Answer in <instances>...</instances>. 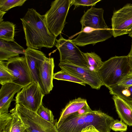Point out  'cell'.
Returning a JSON list of instances; mask_svg holds the SVG:
<instances>
[{"label": "cell", "instance_id": "7a4b0ae2", "mask_svg": "<svg viewBox=\"0 0 132 132\" xmlns=\"http://www.w3.org/2000/svg\"><path fill=\"white\" fill-rule=\"evenodd\" d=\"M20 20L27 47L40 49L43 47L51 48L55 45L56 37L47 28L44 15L33 8H29Z\"/></svg>", "mask_w": 132, "mask_h": 132}, {"label": "cell", "instance_id": "e0dca14e", "mask_svg": "<svg viewBox=\"0 0 132 132\" xmlns=\"http://www.w3.org/2000/svg\"><path fill=\"white\" fill-rule=\"evenodd\" d=\"M10 112L13 114V118L3 131L4 132H24L26 128L19 114L14 108Z\"/></svg>", "mask_w": 132, "mask_h": 132}, {"label": "cell", "instance_id": "2e32d148", "mask_svg": "<svg viewBox=\"0 0 132 132\" xmlns=\"http://www.w3.org/2000/svg\"><path fill=\"white\" fill-rule=\"evenodd\" d=\"M88 104L86 100L80 97L70 101L62 110L56 127L60 126L70 115L78 112Z\"/></svg>", "mask_w": 132, "mask_h": 132}, {"label": "cell", "instance_id": "603a6c76", "mask_svg": "<svg viewBox=\"0 0 132 132\" xmlns=\"http://www.w3.org/2000/svg\"><path fill=\"white\" fill-rule=\"evenodd\" d=\"M15 80L14 77L7 70L6 61H0V84L13 83Z\"/></svg>", "mask_w": 132, "mask_h": 132}, {"label": "cell", "instance_id": "e575fe53", "mask_svg": "<svg viewBox=\"0 0 132 132\" xmlns=\"http://www.w3.org/2000/svg\"><path fill=\"white\" fill-rule=\"evenodd\" d=\"M2 132H4L3 131Z\"/></svg>", "mask_w": 132, "mask_h": 132}, {"label": "cell", "instance_id": "d6986e66", "mask_svg": "<svg viewBox=\"0 0 132 132\" xmlns=\"http://www.w3.org/2000/svg\"><path fill=\"white\" fill-rule=\"evenodd\" d=\"M15 25L8 21L0 23V39L10 42L14 41Z\"/></svg>", "mask_w": 132, "mask_h": 132}, {"label": "cell", "instance_id": "d4e9b609", "mask_svg": "<svg viewBox=\"0 0 132 132\" xmlns=\"http://www.w3.org/2000/svg\"><path fill=\"white\" fill-rule=\"evenodd\" d=\"M26 0H0V10L6 12L11 9L23 5Z\"/></svg>", "mask_w": 132, "mask_h": 132}, {"label": "cell", "instance_id": "cb8c5ba5", "mask_svg": "<svg viewBox=\"0 0 132 132\" xmlns=\"http://www.w3.org/2000/svg\"><path fill=\"white\" fill-rule=\"evenodd\" d=\"M36 113L45 120L53 124H57V122L56 120L54 119V116L52 111L44 107L42 103L39 107Z\"/></svg>", "mask_w": 132, "mask_h": 132}, {"label": "cell", "instance_id": "f546056e", "mask_svg": "<svg viewBox=\"0 0 132 132\" xmlns=\"http://www.w3.org/2000/svg\"><path fill=\"white\" fill-rule=\"evenodd\" d=\"M92 110L88 104L78 112L71 114L68 117H75L80 116L89 112Z\"/></svg>", "mask_w": 132, "mask_h": 132}, {"label": "cell", "instance_id": "277c9868", "mask_svg": "<svg viewBox=\"0 0 132 132\" xmlns=\"http://www.w3.org/2000/svg\"><path fill=\"white\" fill-rule=\"evenodd\" d=\"M130 71L127 55L111 57L103 62L98 72L103 85L108 88L117 85Z\"/></svg>", "mask_w": 132, "mask_h": 132}, {"label": "cell", "instance_id": "44dd1931", "mask_svg": "<svg viewBox=\"0 0 132 132\" xmlns=\"http://www.w3.org/2000/svg\"><path fill=\"white\" fill-rule=\"evenodd\" d=\"M53 79L73 82L85 86L86 83L82 80L75 76L69 72L61 70L54 73Z\"/></svg>", "mask_w": 132, "mask_h": 132}, {"label": "cell", "instance_id": "4fadbf2b", "mask_svg": "<svg viewBox=\"0 0 132 132\" xmlns=\"http://www.w3.org/2000/svg\"><path fill=\"white\" fill-rule=\"evenodd\" d=\"M54 64L53 57L47 58L40 64L39 68V78L45 94H49L53 87Z\"/></svg>", "mask_w": 132, "mask_h": 132}, {"label": "cell", "instance_id": "8992f818", "mask_svg": "<svg viewBox=\"0 0 132 132\" xmlns=\"http://www.w3.org/2000/svg\"><path fill=\"white\" fill-rule=\"evenodd\" d=\"M20 116L28 132H59L56 124L49 122L35 112L19 104L14 108Z\"/></svg>", "mask_w": 132, "mask_h": 132}, {"label": "cell", "instance_id": "7402d4cb", "mask_svg": "<svg viewBox=\"0 0 132 132\" xmlns=\"http://www.w3.org/2000/svg\"><path fill=\"white\" fill-rule=\"evenodd\" d=\"M0 48L19 55V54H25V50L14 41L8 42L0 39Z\"/></svg>", "mask_w": 132, "mask_h": 132}, {"label": "cell", "instance_id": "f1b7e54d", "mask_svg": "<svg viewBox=\"0 0 132 132\" xmlns=\"http://www.w3.org/2000/svg\"><path fill=\"white\" fill-rule=\"evenodd\" d=\"M118 85L125 86L132 85V72H129Z\"/></svg>", "mask_w": 132, "mask_h": 132}, {"label": "cell", "instance_id": "3957f363", "mask_svg": "<svg viewBox=\"0 0 132 132\" xmlns=\"http://www.w3.org/2000/svg\"><path fill=\"white\" fill-rule=\"evenodd\" d=\"M114 120L100 110H92L80 116H69L57 128L59 132H81L92 125L100 132H110L111 126Z\"/></svg>", "mask_w": 132, "mask_h": 132}, {"label": "cell", "instance_id": "9a60e30c", "mask_svg": "<svg viewBox=\"0 0 132 132\" xmlns=\"http://www.w3.org/2000/svg\"><path fill=\"white\" fill-rule=\"evenodd\" d=\"M112 98L119 118L126 125L132 126V104L115 95H113Z\"/></svg>", "mask_w": 132, "mask_h": 132}, {"label": "cell", "instance_id": "5b68a950", "mask_svg": "<svg viewBox=\"0 0 132 132\" xmlns=\"http://www.w3.org/2000/svg\"><path fill=\"white\" fill-rule=\"evenodd\" d=\"M72 0H55L44 15L46 25L56 37L60 34L66 23V19Z\"/></svg>", "mask_w": 132, "mask_h": 132}, {"label": "cell", "instance_id": "ba28073f", "mask_svg": "<svg viewBox=\"0 0 132 132\" xmlns=\"http://www.w3.org/2000/svg\"><path fill=\"white\" fill-rule=\"evenodd\" d=\"M45 94L40 86L33 82L18 93L15 97V104H20L36 112L42 103Z\"/></svg>", "mask_w": 132, "mask_h": 132}, {"label": "cell", "instance_id": "52a82bcc", "mask_svg": "<svg viewBox=\"0 0 132 132\" xmlns=\"http://www.w3.org/2000/svg\"><path fill=\"white\" fill-rule=\"evenodd\" d=\"M55 46L59 52L60 62L89 68L82 52L69 39L61 35L59 39L56 40Z\"/></svg>", "mask_w": 132, "mask_h": 132}, {"label": "cell", "instance_id": "ac0fdd59", "mask_svg": "<svg viewBox=\"0 0 132 132\" xmlns=\"http://www.w3.org/2000/svg\"><path fill=\"white\" fill-rule=\"evenodd\" d=\"M108 88L111 94L118 96L132 104V85L122 86L116 85Z\"/></svg>", "mask_w": 132, "mask_h": 132}, {"label": "cell", "instance_id": "d6a6232c", "mask_svg": "<svg viewBox=\"0 0 132 132\" xmlns=\"http://www.w3.org/2000/svg\"><path fill=\"white\" fill-rule=\"evenodd\" d=\"M128 36L132 38V30L128 34Z\"/></svg>", "mask_w": 132, "mask_h": 132}, {"label": "cell", "instance_id": "4316f807", "mask_svg": "<svg viewBox=\"0 0 132 132\" xmlns=\"http://www.w3.org/2000/svg\"><path fill=\"white\" fill-rule=\"evenodd\" d=\"M111 130L116 131L125 132L127 129V125L121 120H114L111 125Z\"/></svg>", "mask_w": 132, "mask_h": 132}, {"label": "cell", "instance_id": "4dcf8cb0", "mask_svg": "<svg viewBox=\"0 0 132 132\" xmlns=\"http://www.w3.org/2000/svg\"><path fill=\"white\" fill-rule=\"evenodd\" d=\"M81 132H100L93 126L90 125L83 129Z\"/></svg>", "mask_w": 132, "mask_h": 132}, {"label": "cell", "instance_id": "1f68e13d", "mask_svg": "<svg viewBox=\"0 0 132 132\" xmlns=\"http://www.w3.org/2000/svg\"><path fill=\"white\" fill-rule=\"evenodd\" d=\"M6 13V12H4L0 10V23H1L3 21V15Z\"/></svg>", "mask_w": 132, "mask_h": 132}, {"label": "cell", "instance_id": "30bf717a", "mask_svg": "<svg viewBox=\"0 0 132 132\" xmlns=\"http://www.w3.org/2000/svg\"><path fill=\"white\" fill-rule=\"evenodd\" d=\"M8 71L14 77L13 83L23 88L33 82L31 75L25 57L11 58L6 61Z\"/></svg>", "mask_w": 132, "mask_h": 132}, {"label": "cell", "instance_id": "83f0119b", "mask_svg": "<svg viewBox=\"0 0 132 132\" xmlns=\"http://www.w3.org/2000/svg\"><path fill=\"white\" fill-rule=\"evenodd\" d=\"M101 1V0H72L71 6L72 5L74 6V9L80 6H93L95 5L97 3Z\"/></svg>", "mask_w": 132, "mask_h": 132}, {"label": "cell", "instance_id": "5bb4252c", "mask_svg": "<svg viewBox=\"0 0 132 132\" xmlns=\"http://www.w3.org/2000/svg\"><path fill=\"white\" fill-rule=\"evenodd\" d=\"M22 88L12 83L2 85L0 90V113H8L11 102L15 101L13 98L14 95Z\"/></svg>", "mask_w": 132, "mask_h": 132}, {"label": "cell", "instance_id": "9c48e42d", "mask_svg": "<svg viewBox=\"0 0 132 132\" xmlns=\"http://www.w3.org/2000/svg\"><path fill=\"white\" fill-rule=\"evenodd\" d=\"M111 25L114 37L129 33L132 30V4L127 3L113 12Z\"/></svg>", "mask_w": 132, "mask_h": 132}, {"label": "cell", "instance_id": "6da1fadb", "mask_svg": "<svg viewBox=\"0 0 132 132\" xmlns=\"http://www.w3.org/2000/svg\"><path fill=\"white\" fill-rule=\"evenodd\" d=\"M102 8L92 6L85 12L80 22L81 30L75 38L70 40L76 46H83L104 41L113 36L112 29L109 28L103 17Z\"/></svg>", "mask_w": 132, "mask_h": 132}, {"label": "cell", "instance_id": "484cf974", "mask_svg": "<svg viewBox=\"0 0 132 132\" xmlns=\"http://www.w3.org/2000/svg\"><path fill=\"white\" fill-rule=\"evenodd\" d=\"M11 113H0V132L2 131L12 120L13 114Z\"/></svg>", "mask_w": 132, "mask_h": 132}, {"label": "cell", "instance_id": "8fae6325", "mask_svg": "<svg viewBox=\"0 0 132 132\" xmlns=\"http://www.w3.org/2000/svg\"><path fill=\"white\" fill-rule=\"evenodd\" d=\"M59 66L61 70H65L82 80L93 89H98L103 85L98 72L69 63L60 62Z\"/></svg>", "mask_w": 132, "mask_h": 132}, {"label": "cell", "instance_id": "7c38bea8", "mask_svg": "<svg viewBox=\"0 0 132 132\" xmlns=\"http://www.w3.org/2000/svg\"><path fill=\"white\" fill-rule=\"evenodd\" d=\"M24 55L33 82L37 84L44 92L39 78V68L40 64L46 57L42 51L29 47L25 50Z\"/></svg>", "mask_w": 132, "mask_h": 132}, {"label": "cell", "instance_id": "ffe728a7", "mask_svg": "<svg viewBox=\"0 0 132 132\" xmlns=\"http://www.w3.org/2000/svg\"><path fill=\"white\" fill-rule=\"evenodd\" d=\"M82 54L89 68L93 71L98 72L103 62L100 57L94 52H82Z\"/></svg>", "mask_w": 132, "mask_h": 132}, {"label": "cell", "instance_id": "836d02e7", "mask_svg": "<svg viewBox=\"0 0 132 132\" xmlns=\"http://www.w3.org/2000/svg\"><path fill=\"white\" fill-rule=\"evenodd\" d=\"M24 132H28L27 131V130L26 129L25 130Z\"/></svg>", "mask_w": 132, "mask_h": 132}]
</instances>
